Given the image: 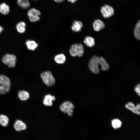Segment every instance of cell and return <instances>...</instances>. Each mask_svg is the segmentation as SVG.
<instances>
[{"mask_svg": "<svg viewBox=\"0 0 140 140\" xmlns=\"http://www.w3.org/2000/svg\"><path fill=\"white\" fill-rule=\"evenodd\" d=\"M10 86L0 85V94H4L9 92Z\"/></svg>", "mask_w": 140, "mask_h": 140, "instance_id": "obj_25", "label": "cell"}, {"mask_svg": "<svg viewBox=\"0 0 140 140\" xmlns=\"http://www.w3.org/2000/svg\"><path fill=\"white\" fill-rule=\"evenodd\" d=\"M3 28L0 26V33L3 31Z\"/></svg>", "mask_w": 140, "mask_h": 140, "instance_id": "obj_29", "label": "cell"}, {"mask_svg": "<svg viewBox=\"0 0 140 140\" xmlns=\"http://www.w3.org/2000/svg\"><path fill=\"white\" fill-rule=\"evenodd\" d=\"M100 65L101 66V69L103 71H108L109 68V66L104 58L102 57H99Z\"/></svg>", "mask_w": 140, "mask_h": 140, "instance_id": "obj_12", "label": "cell"}, {"mask_svg": "<svg viewBox=\"0 0 140 140\" xmlns=\"http://www.w3.org/2000/svg\"><path fill=\"white\" fill-rule=\"evenodd\" d=\"M55 2L58 3H61L63 2L64 0H54Z\"/></svg>", "mask_w": 140, "mask_h": 140, "instance_id": "obj_28", "label": "cell"}, {"mask_svg": "<svg viewBox=\"0 0 140 140\" xmlns=\"http://www.w3.org/2000/svg\"><path fill=\"white\" fill-rule=\"evenodd\" d=\"M3 63L10 68H13L16 66L17 59L14 55L6 54L4 55L2 59Z\"/></svg>", "mask_w": 140, "mask_h": 140, "instance_id": "obj_4", "label": "cell"}, {"mask_svg": "<svg viewBox=\"0 0 140 140\" xmlns=\"http://www.w3.org/2000/svg\"><path fill=\"white\" fill-rule=\"evenodd\" d=\"M18 96L22 101H25L28 99L30 95L28 92L24 90L20 91L18 93Z\"/></svg>", "mask_w": 140, "mask_h": 140, "instance_id": "obj_14", "label": "cell"}, {"mask_svg": "<svg viewBox=\"0 0 140 140\" xmlns=\"http://www.w3.org/2000/svg\"><path fill=\"white\" fill-rule=\"evenodd\" d=\"M55 61L58 64H63L66 61L65 56L63 54H58L56 55L54 59Z\"/></svg>", "mask_w": 140, "mask_h": 140, "instance_id": "obj_13", "label": "cell"}, {"mask_svg": "<svg viewBox=\"0 0 140 140\" xmlns=\"http://www.w3.org/2000/svg\"><path fill=\"white\" fill-rule=\"evenodd\" d=\"M17 3L19 6L24 9H27L30 6L29 0H17Z\"/></svg>", "mask_w": 140, "mask_h": 140, "instance_id": "obj_19", "label": "cell"}, {"mask_svg": "<svg viewBox=\"0 0 140 140\" xmlns=\"http://www.w3.org/2000/svg\"><path fill=\"white\" fill-rule=\"evenodd\" d=\"M83 42L86 46L89 47H93L95 44L94 38L89 36L86 37L83 41Z\"/></svg>", "mask_w": 140, "mask_h": 140, "instance_id": "obj_20", "label": "cell"}, {"mask_svg": "<svg viewBox=\"0 0 140 140\" xmlns=\"http://www.w3.org/2000/svg\"><path fill=\"white\" fill-rule=\"evenodd\" d=\"M101 12L103 16L106 18L112 16L114 13L113 8L108 5L103 6L101 8Z\"/></svg>", "mask_w": 140, "mask_h": 140, "instance_id": "obj_6", "label": "cell"}, {"mask_svg": "<svg viewBox=\"0 0 140 140\" xmlns=\"http://www.w3.org/2000/svg\"><path fill=\"white\" fill-rule=\"evenodd\" d=\"M140 85L138 84L135 87V90L138 95L139 96L140 94Z\"/></svg>", "mask_w": 140, "mask_h": 140, "instance_id": "obj_26", "label": "cell"}, {"mask_svg": "<svg viewBox=\"0 0 140 140\" xmlns=\"http://www.w3.org/2000/svg\"><path fill=\"white\" fill-rule=\"evenodd\" d=\"M74 108V104L71 102L69 101L64 102L60 106V110L64 113L67 114L69 116H72L73 109Z\"/></svg>", "mask_w": 140, "mask_h": 140, "instance_id": "obj_5", "label": "cell"}, {"mask_svg": "<svg viewBox=\"0 0 140 140\" xmlns=\"http://www.w3.org/2000/svg\"><path fill=\"white\" fill-rule=\"evenodd\" d=\"M41 78L44 83L47 86L50 87L55 83V80L52 73L49 71L42 72Z\"/></svg>", "mask_w": 140, "mask_h": 140, "instance_id": "obj_1", "label": "cell"}, {"mask_svg": "<svg viewBox=\"0 0 140 140\" xmlns=\"http://www.w3.org/2000/svg\"><path fill=\"white\" fill-rule=\"evenodd\" d=\"M26 23L23 22H21L18 23L16 25V28L17 31L19 33H23L26 30Z\"/></svg>", "mask_w": 140, "mask_h": 140, "instance_id": "obj_21", "label": "cell"}, {"mask_svg": "<svg viewBox=\"0 0 140 140\" xmlns=\"http://www.w3.org/2000/svg\"><path fill=\"white\" fill-rule=\"evenodd\" d=\"M140 21L139 20L136 24L134 31L135 37L138 40H139L140 38Z\"/></svg>", "mask_w": 140, "mask_h": 140, "instance_id": "obj_23", "label": "cell"}, {"mask_svg": "<svg viewBox=\"0 0 140 140\" xmlns=\"http://www.w3.org/2000/svg\"></svg>", "mask_w": 140, "mask_h": 140, "instance_id": "obj_30", "label": "cell"}, {"mask_svg": "<svg viewBox=\"0 0 140 140\" xmlns=\"http://www.w3.org/2000/svg\"><path fill=\"white\" fill-rule=\"evenodd\" d=\"M26 44L28 49L30 50L34 51L38 46V44L34 41L31 40H27Z\"/></svg>", "mask_w": 140, "mask_h": 140, "instance_id": "obj_15", "label": "cell"}, {"mask_svg": "<svg viewBox=\"0 0 140 140\" xmlns=\"http://www.w3.org/2000/svg\"><path fill=\"white\" fill-rule=\"evenodd\" d=\"M55 100V97L50 94L45 95L44 98L43 104L45 106H51L53 105L52 101Z\"/></svg>", "mask_w": 140, "mask_h": 140, "instance_id": "obj_8", "label": "cell"}, {"mask_svg": "<svg viewBox=\"0 0 140 140\" xmlns=\"http://www.w3.org/2000/svg\"><path fill=\"white\" fill-rule=\"evenodd\" d=\"M69 52L72 57H81L83 55L84 50L83 45L81 44H74L71 47Z\"/></svg>", "mask_w": 140, "mask_h": 140, "instance_id": "obj_2", "label": "cell"}, {"mask_svg": "<svg viewBox=\"0 0 140 140\" xmlns=\"http://www.w3.org/2000/svg\"><path fill=\"white\" fill-rule=\"evenodd\" d=\"M0 84L1 85H10V81L9 79L4 75H0Z\"/></svg>", "mask_w": 140, "mask_h": 140, "instance_id": "obj_18", "label": "cell"}, {"mask_svg": "<svg viewBox=\"0 0 140 140\" xmlns=\"http://www.w3.org/2000/svg\"><path fill=\"white\" fill-rule=\"evenodd\" d=\"M93 26L95 31H99L104 28L105 25L103 22L100 19H97L94 22Z\"/></svg>", "mask_w": 140, "mask_h": 140, "instance_id": "obj_10", "label": "cell"}, {"mask_svg": "<svg viewBox=\"0 0 140 140\" xmlns=\"http://www.w3.org/2000/svg\"><path fill=\"white\" fill-rule=\"evenodd\" d=\"M111 125L114 129H118L121 126L122 122L118 119H114L111 121Z\"/></svg>", "mask_w": 140, "mask_h": 140, "instance_id": "obj_24", "label": "cell"}, {"mask_svg": "<svg viewBox=\"0 0 140 140\" xmlns=\"http://www.w3.org/2000/svg\"><path fill=\"white\" fill-rule=\"evenodd\" d=\"M41 14V12L39 10L33 8L30 9L27 13L29 17L39 16Z\"/></svg>", "mask_w": 140, "mask_h": 140, "instance_id": "obj_17", "label": "cell"}, {"mask_svg": "<svg viewBox=\"0 0 140 140\" xmlns=\"http://www.w3.org/2000/svg\"><path fill=\"white\" fill-rule=\"evenodd\" d=\"M14 127L16 131H20L25 130L26 129V126L22 121L17 120L15 121L14 124Z\"/></svg>", "mask_w": 140, "mask_h": 140, "instance_id": "obj_9", "label": "cell"}, {"mask_svg": "<svg viewBox=\"0 0 140 140\" xmlns=\"http://www.w3.org/2000/svg\"><path fill=\"white\" fill-rule=\"evenodd\" d=\"M100 65L99 57L97 56L93 57L90 59L89 63V67L90 71L95 74H99L100 70L99 68Z\"/></svg>", "mask_w": 140, "mask_h": 140, "instance_id": "obj_3", "label": "cell"}, {"mask_svg": "<svg viewBox=\"0 0 140 140\" xmlns=\"http://www.w3.org/2000/svg\"><path fill=\"white\" fill-rule=\"evenodd\" d=\"M83 26L82 23L80 21L75 20L73 22L71 26L72 30L75 32L80 31Z\"/></svg>", "mask_w": 140, "mask_h": 140, "instance_id": "obj_11", "label": "cell"}, {"mask_svg": "<svg viewBox=\"0 0 140 140\" xmlns=\"http://www.w3.org/2000/svg\"><path fill=\"white\" fill-rule=\"evenodd\" d=\"M78 0H67L68 2L72 3H74L75 2Z\"/></svg>", "mask_w": 140, "mask_h": 140, "instance_id": "obj_27", "label": "cell"}, {"mask_svg": "<svg viewBox=\"0 0 140 140\" xmlns=\"http://www.w3.org/2000/svg\"><path fill=\"white\" fill-rule=\"evenodd\" d=\"M9 119L8 117L5 115H0V124L2 126H7L9 123Z\"/></svg>", "mask_w": 140, "mask_h": 140, "instance_id": "obj_22", "label": "cell"}, {"mask_svg": "<svg viewBox=\"0 0 140 140\" xmlns=\"http://www.w3.org/2000/svg\"><path fill=\"white\" fill-rule=\"evenodd\" d=\"M10 12L9 6L5 3H3L0 5V12L4 15L8 14Z\"/></svg>", "mask_w": 140, "mask_h": 140, "instance_id": "obj_16", "label": "cell"}, {"mask_svg": "<svg viewBox=\"0 0 140 140\" xmlns=\"http://www.w3.org/2000/svg\"><path fill=\"white\" fill-rule=\"evenodd\" d=\"M127 109L131 110L133 113L138 115H140V105L139 104H137L136 106L133 103L129 102L125 105Z\"/></svg>", "mask_w": 140, "mask_h": 140, "instance_id": "obj_7", "label": "cell"}]
</instances>
